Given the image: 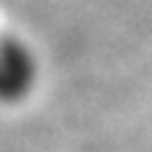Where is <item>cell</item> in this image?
<instances>
[{"label":"cell","mask_w":152,"mask_h":152,"mask_svg":"<svg viewBox=\"0 0 152 152\" xmlns=\"http://www.w3.org/2000/svg\"><path fill=\"white\" fill-rule=\"evenodd\" d=\"M37 83V56L16 35H0V104L24 102Z\"/></svg>","instance_id":"1"}]
</instances>
